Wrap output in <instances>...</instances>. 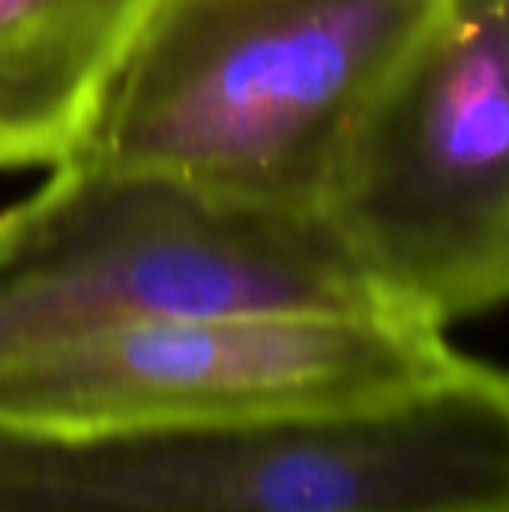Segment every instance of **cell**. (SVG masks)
I'll return each mask as SVG.
<instances>
[{"label":"cell","mask_w":509,"mask_h":512,"mask_svg":"<svg viewBox=\"0 0 509 512\" xmlns=\"http://www.w3.org/2000/svg\"><path fill=\"white\" fill-rule=\"evenodd\" d=\"M276 306L393 309L321 213L237 207L87 159L0 213V360L147 315Z\"/></svg>","instance_id":"cell-3"},{"label":"cell","mask_w":509,"mask_h":512,"mask_svg":"<svg viewBox=\"0 0 509 512\" xmlns=\"http://www.w3.org/2000/svg\"><path fill=\"white\" fill-rule=\"evenodd\" d=\"M507 480V411L468 369L300 420L0 435V512H483Z\"/></svg>","instance_id":"cell-2"},{"label":"cell","mask_w":509,"mask_h":512,"mask_svg":"<svg viewBox=\"0 0 509 512\" xmlns=\"http://www.w3.org/2000/svg\"><path fill=\"white\" fill-rule=\"evenodd\" d=\"M459 351L393 309L147 315L0 360V435L93 441L336 414L423 381Z\"/></svg>","instance_id":"cell-4"},{"label":"cell","mask_w":509,"mask_h":512,"mask_svg":"<svg viewBox=\"0 0 509 512\" xmlns=\"http://www.w3.org/2000/svg\"><path fill=\"white\" fill-rule=\"evenodd\" d=\"M402 315L509 306V0H441L363 117L321 210Z\"/></svg>","instance_id":"cell-5"},{"label":"cell","mask_w":509,"mask_h":512,"mask_svg":"<svg viewBox=\"0 0 509 512\" xmlns=\"http://www.w3.org/2000/svg\"><path fill=\"white\" fill-rule=\"evenodd\" d=\"M156 0H0V171L75 162Z\"/></svg>","instance_id":"cell-6"},{"label":"cell","mask_w":509,"mask_h":512,"mask_svg":"<svg viewBox=\"0 0 509 512\" xmlns=\"http://www.w3.org/2000/svg\"><path fill=\"white\" fill-rule=\"evenodd\" d=\"M441 0H156L78 159L213 201L321 213Z\"/></svg>","instance_id":"cell-1"}]
</instances>
